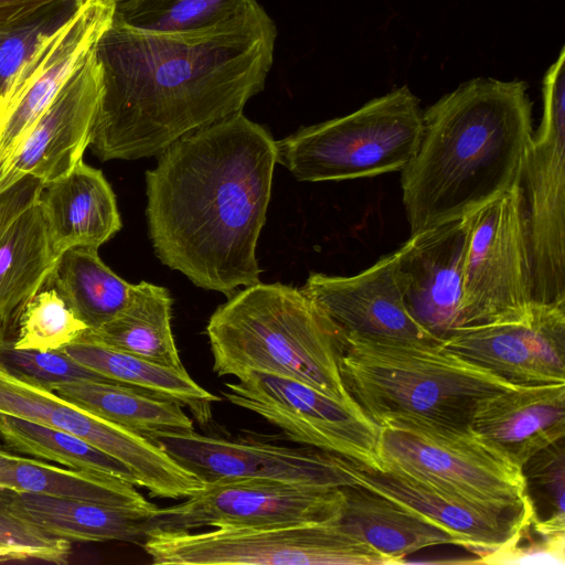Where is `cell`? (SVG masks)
Masks as SVG:
<instances>
[{
	"mask_svg": "<svg viewBox=\"0 0 565 565\" xmlns=\"http://www.w3.org/2000/svg\"><path fill=\"white\" fill-rule=\"evenodd\" d=\"M338 364L349 395L379 426L403 419L469 429L479 399L516 386L437 342L341 333Z\"/></svg>",
	"mask_w": 565,
	"mask_h": 565,
	"instance_id": "obj_5",
	"label": "cell"
},
{
	"mask_svg": "<svg viewBox=\"0 0 565 565\" xmlns=\"http://www.w3.org/2000/svg\"><path fill=\"white\" fill-rule=\"evenodd\" d=\"M0 487L19 493L97 502L153 513L136 486L119 478L89 471L64 469L40 459L14 455L0 465Z\"/></svg>",
	"mask_w": 565,
	"mask_h": 565,
	"instance_id": "obj_29",
	"label": "cell"
},
{
	"mask_svg": "<svg viewBox=\"0 0 565 565\" xmlns=\"http://www.w3.org/2000/svg\"><path fill=\"white\" fill-rule=\"evenodd\" d=\"M57 258L35 202L0 237V340H13L23 308L46 286Z\"/></svg>",
	"mask_w": 565,
	"mask_h": 565,
	"instance_id": "obj_24",
	"label": "cell"
},
{
	"mask_svg": "<svg viewBox=\"0 0 565 565\" xmlns=\"http://www.w3.org/2000/svg\"><path fill=\"white\" fill-rule=\"evenodd\" d=\"M97 250L89 247L65 250L46 284L88 329H97L121 313L134 291V285L105 265Z\"/></svg>",
	"mask_w": 565,
	"mask_h": 565,
	"instance_id": "obj_30",
	"label": "cell"
},
{
	"mask_svg": "<svg viewBox=\"0 0 565 565\" xmlns=\"http://www.w3.org/2000/svg\"><path fill=\"white\" fill-rule=\"evenodd\" d=\"M0 365L12 375L46 388L55 383L103 379L63 350H21L15 349L11 340H0Z\"/></svg>",
	"mask_w": 565,
	"mask_h": 565,
	"instance_id": "obj_37",
	"label": "cell"
},
{
	"mask_svg": "<svg viewBox=\"0 0 565 565\" xmlns=\"http://www.w3.org/2000/svg\"><path fill=\"white\" fill-rule=\"evenodd\" d=\"M43 186L38 179L25 177L0 194V237L18 215L38 202Z\"/></svg>",
	"mask_w": 565,
	"mask_h": 565,
	"instance_id": "obj_38",
	"label": "cell"
},
{
	"mask_svg": "<svg viewBox=\"0 0 565 565\" xmlns=\"http://www.w3.org/2000/svg\"><path fill=\"white\" fill-rule=\"evenodd\" d=\"M341 502V487L221 480L204 483L181 503L158 508L147 521V534L152 530L190 532L322 522L338 515Z\"/></svg>",
	"mask_w": 565,
	"mask_h": 565,
	"instance_id": "obj_13",
	"label": "cell"
},
{
	"mask_svg": "<svg viewBox=\"0 0 565 565\" xmlns=\"http://www.w3.org/2000/svg\"><path fill=\"white\" fill-rule=\"evenodd\" d=\"M171 306L167 288L141 281L134 285L121 313L81 337L161 366L184 370L171 329Z\"/></svg>",
	"mask_w": 565,
	"mask_h": 565,
	"instance_id": "obj_28",
	"label": "cell"
},
{
	"mask_svg": "<svg viewBox=\"0 0 565 565\" xmlns=\"http://www.w3.org/2000/svg\"><path fill=\"white\" fill-rule=\"evenodd\" d=\"M145 437L203 483L236 479L320 487L355 483L351 469L356 462L308 446L294 448L246 438L227 439L194 430Z\"/></svg>",
	"mask_w": 565,
	"mask_h": 565,
	"instance_id": "obj_14",
	"label": "cell"
},
{
	"mask_svg": "<svg viewBox=\"0 0 565 565\" xmlns=\"http://www.w3.org/2000/svg\"><path fill=\"white\" fill-rule=\"evenodd\" d=\"M58 1L63 0H0V29L26 21Z\"/></svg>",
	"mask_w": 565,
	"mask_h": 565,
	"instance_id": "obj_39",
	"label": "cell"
},
{
	"mask_svg": "<svg viewBox=\"0 0 565 565\" xmlns=\"http://www.w3.org/2000/svg\"><path fill=\"white\" fill-rule=\"evenodd\" d=\"M224 397L278 427L289 439L374 470L381 427L361 408L349 407L291 377L248 372L225 383Z\"/></svg>",
	"mask_w": 565,
	"mask_h": 565,
	"instance_id": "obj_11",
	"label": "cell"
},
{
	"mask_svg": "<svg viewBox=\"0 0 565 565\" xmlns=\"http://www.w3.org/2000/svg\"><path fill=\"white\" fill-rule=\"evenodd\" d=\"M49 390L95 416L142 436L194 430L193 420L177 402L126 384L83 379L55 383Z\"/></svg>",
	"mask_w": 565,
	"mask_h": 565,
	"instance_id": "obj_25",
	"label": "cell"
},
{
	"mask_svg": "<svg viewBox=\"0 0 565 565\" xmlns=\"http://www.w3.org/2000/svg\"><path fill=\"white\" fill-rule=\"evenodd\" d=\"M17 492L0 487V563L40 561L67 564L71 542L52 536L17 507Z\"/></svg>",
	"mask_w": 565,
	"mask_h": 565,
	"instance_id": "obj_34",
	"label": "cell"
},
{
	"mask_svg": "<svg viewBox=\"0 0 565 565\" xmlns=\"http://www.w3.org/2000/svg\"><path fill=\"white\" fill-rule=\"evenodd\" d=\"M468 216L415 232L395 250L407 278L406 306L440 341L458 329Z\"/></svg>",
	"mask_w": 565,
	"mask_h": 565,
	"instance_id": "obj_19",
	"label": "cell"
},
{
	"mask_svg": "<svg viewBox=\"0 0 565 565\" xmlns=\"http://www.w3.org/2000/svg\"><path fill=\"white\" fill-rule=\"evenodd\" d=\"M14 454H11L4 448L0 447V465L12 458Z\"/></svg>",
	"mask_w": 565,
	"mask_h": 565,
	"instance_id": "obj_40",
	"label": "cell"
},
{
	"mask_svg": "<svg viewBox=\"0 0 565 565\" xmlns=\"http://www.w3.org/2000/svg\"><path fill=\"white\" fill-rule=\"evenodd\" d=\"M276 39L275 22L255 0L227 22L185 34L111 20L95 46L103 88L88 147L102 161L159 156L241 113L265 87Z\"/></svg>",
	"mask_w": 565,
	"mask_h": 565,
	"instance_id": "obj_1",
	"label": "cell"
},
{
	"mask_svg": "<svg viewBox=\"0 0 565 565\" xmlns=\"http://www.w3.org/2000/svg\"><path fill=\"white\" fill-rule=\"evenodd\" d=\"M423 132L418 98L404 85L353 113L276 141L277 163L298 181H342L401 172Z\"/></svg>",
	"mask_w": 565,
	"mask_h": 565,
	"instance_id": "obj_6",
	"label": "cell"
},
{
	"mask_svg": "<svg viewBox=\"0 0 565 565\" xmlns=\"http://www.w3.org/2000/svg\"><path fill=\"white\" fill-rule=\"evenodd\" d=\"M395 252L353 276L310 273L300 288L342 334L382 341H441L411 313Z\"/></svg>",
	"mask_w": 565,
	"mask_h": 565,
	"instance_id": "obj_16",
	"label": "cell"
},
{
	"mask_svg": "<svg viewBox=\"0 0 565 565\" xmlns=\"http://www.w3.org/2000/svg\"><path fill=\"white\" fill-rule=\"evenodd\" d=\"M521 470L533 521L544 529L564 532L565 438L536 452Z\"/></svg>",
	"mask_w": 565,
	"mask_h": 565,
	"instance_id": "obj_35",
	"label": "cell"
},
{
	"mask_svg": "<svg viewBox=\"0 0 565 565\" xmlns=\"http://www.w3.org/2000/svg\"><path fill=\"white\" fill-rule=\"evenodd\" d=\"M87 329L58 292L44 286L23 308L12 345L21 350H62Z\"/></svg>",
	"mask_w": 565,
	"mask_h": 565,
	"instance_id": "obj_33",
	"label": "cell"
},
{
	"mask_svg": "<svg viewBox=\"0 0 565 565\" xmlns=\"http://www.w3.org/2000/svg\"><path fill=\"white\" fill-rule=\"evenodd\" d=\"M18 509L45 533L68 542L141 543L152 513L97 502L19 493Z\"/></svg>",
	"mask_w": 565,
	"mask_h": 565,
	"instance_id": "obj_27",
	"label": "cell"
},
{
	"mask_svg": "<svg viewBox=\"0 0 565 565\" xmlns=\"http://www.w3.org/2000/svg\"><path fill=\"white\" fill-rule=\"evenodd\" d=\"M0 438L19 454L57 462L70 469L119 478L137 486L135 475L122 462L66 431L0 413Z\"/></svg>",
	"mask_w": 565,
	"mask_h": 565,
	"instance_id": "obj_31",
	"label": "cell"
},
{
	"mask_svg": "<svg viewBox=\"0 0 565 565\" xmlns=\"http://www.w3.org/2000/svg\"><path fill=\"white\" fill-rule=\"evenodd\" d=\"M543 116L520 170L536 303L565 302V49L542 85Z\"/></svg>",
	"mask_w": 565,
	"mask_h": 565,
	"instance_id": "obj_10",
	"label": "cell"
},
{
	"mask_svg": "<svg viewBox=\"0 0 565 565\" xmlns=\"http://www.w3.org/2000/svg\"><path fill=\"white\" fill-rule=\"evenodd\" d=\"M143 548L156 565H383L390 558L322 522L202 532L150 531Z\"/></svg>",
	"mask_w": 565,
	"mask_h": 565,
	"instance_id": "obj_8",
	"label": "cell"
},
{
	"mask_svg": "<svg viewBox=\"0 0 565 565\" xmlns=\"http://www.w3.org/2000/svg\"><path fill=\"white\" fill-rule=\"evenodd\" d=\"M440 344L516 385L565 383V302L520 321L459 329Z\"/></svg>",
	"mask_w": 565,
	"mask_h": 565,
	"instance_id": "obj_18",
	"label": "cell"
},
{
	"mask_svg": "<svg viewBox=\"0 0 565 565\" xmlns=\"http://www.w3.org/2000/svg\"><path fill=\"white\" fill-rule=\"evenodd\" d=\"M84 1H58L26 21L0 29V96L42 40L65 24Z\"/></svg>",
	"mask_w": 565,
	"mask_h": 565,
	"instance_id": "obj_36",
	"label": "cell"
},
{
	"mask_svg": "<svg viewBox=\"0 0 565 565\" xmlns=\"http://www.w3.org/2000/svg\"><path fill=\"white\" fill-rule=\"evenodd\" d=\"M526 89L473 78L423 111L419 146L401 171L411 234L466 217L519 182L533 135Z\"/></svg>",
	"mask_w": 565,
	"mask_h": 565,
	"instance_id": "obj_3",
	"label": "cell"
},
{
	"mask_svg": "<svg viewBox=\"0 0 565 565\" xmlns=\"http://www.w3.org/2000/svg\"><path fill=\"white\" fill-rule=\"evenodd\" d=\"M469 429L522 467L565 438V383L516 385L478 401Z\"/></svg>",
	"mask_w": 565,
	"mask_h": 565,
	"instance_id": "obj_21",
	"label": "cell"
},
{
	"mask_svg": "<svg viewBox=\"0 0 565 565\" xmlns=\"http://www.w3.org/2000/svg\"><path fill=\"white\" fill-rule=\"evenodd\" d=\"M62 350L105 380L177 402L188 408L200 425L212 420V404L220 397L200 386L185 369L161 366L84 337Z\"/></svg>",
	"mask_w": 565,
	"mask_h": 565,
	"instance_id": "obj_26",
	"label": "cell"
},
{
	"mask_svg": "<svg viewBox=\"0 0 565 565\" xmlns=\"http://www.w3.org/2000/svg\"><path fill=\"white\" fill-rule=\"evenodd\" d=\"M254 0H113V20L160 34L204 31L244 13Z\"/></svg>",
	"mask_w": 565,
	"mask_h": 565,
	"instance_id": "obj_32",
	"label": "cell"
},
{
	"mask_svg": "<svg viewBox=\"0 0 565 565\" xmlns=\"http://www.w3.org/2000/svg\"><path fill=\"white\" fill-rule=\"evenodd\" d=\"M102 88V68L94 47L0 164V194L25 177L49 184L83 161Z\"/></svg>",
	"mask_w": 565,
	"mask_h": 565,
	"instance_id": "obj_17",
	"label": "cell"
},
{
	"mask_svg": "<svg viewBox=\"0 0 565 565\" xmlns=\"http://www.w3.org/2000/svg\"><path fill=\"white\" fill-rule=\"evenodd\" d=\"M458 329L520 321L534 299L533 259L519 182L469 216Z\"/></svg>",
	"mask_w": 565,
	"mask_h": 565,
	"instance_id": "obj_9",
	"label": "cell"
},
{
	"mask_svg": "<svg viewBox=\"0 0 565 565\" xmlns=\"http://www.w3.org/2000/svg\"><path fill=\"white\" fill-rule=\"evenodd\" d=\"M0 413L75 435L129 468L151 497L185 499L203 487L145 436L95 416L51 390L21 380L0 365Z\"/></svg>",
	"mask_w": 565,
	"mask_h": 565,
	"instance_id": "obj_12",
	"label": "cell"
},
{
	"mask_svg": "<svg viewBox=\"0 0 565 565\" xmlns=\"http://www.w3.org/2000/svg\"><path fill=\"white\" fill-rule=\"evenodd\" d=\"M38 204L57 256L75 247L98 249L122 226L110 184L99 169L83 161L45 184Z\"/></svg>",
	"mask_w": 565,
	"mask_h": 565,
	"instance_id": "obj_22",
	"label": "cell"
},
{
	"mask_svg": "<svg viewBox=\"0 0 565 565\" xmlns=\"http://www.w3.org/2000/svg\"><path fill=\"white\" fill-rule=\"evenodd\" d=\"M276 163V141L243 111L172 142L146 172L149 236L161 263L226 295L259 282L256 246Z\"/></svg>",
	"mask_w": 565,
	"mask_h": 565,
	"instance_id": "obj_2",
	"label": "cell"
},
{
	"mask_svg": "<svg viewBox=\"0 0 565 565\" xmlns=\"http://www.w3.org/2000/svg\"><path fill=\"white\" fill-rule=\"evenodd\" d=\"M355 483L388 497L456 536L460 546L483 563L505 545L533 516L488 509L449 494L407 476L355 463Z\"/></svg>",
	"mask_w": 565,
	"mask_h": 565,
	"instance_id": "obj_20",
	"label": "cell"
},
{
	"mask_svg": "<svg viewBox=\"0 0 565 565\" xmlns=\"http://www.w3.org/2000/svg\"><path fill=\"white\" fill-rule=\"evenodd\" d=\"M380 427V471L407 476L488 509L533 516L521 467L470 429L403 419Z\"/></svg>",
	"mask_w": 565,
	"mask_h": 565,
	"instance_id": "obj_7",
	"label": "cell"
},
{
	"mask_svg": "<svg viewBox=\"0 0 565 565\" xmlns=\"http://www.w3.org/2000/svg\"><path fill=\"white\" fill-rule=\"evenodd\" d=\"M206 335L217 376L278 374L360 408L339 370L341 332L300 289L260 281L245 287L213 312Z\"/></svg>",
	"mask_w": 565,
	"mask_h": 565,
	"instance_id": "obj_4",
	"label": "cell"
},
{
	"mask_svg": "<svg viewBox=\"0 0 565 565\" xmlns=\"http://www.w3.org/2000/svg\"><path fill=\"white\" fill-rule=\"evenodd\" d=\"M113 0H85L47 35L0 96V164L24 139L113 20Z\"/></svg>",
	"mask_w": 565,
	"mask_h": 565,
	"instance_id": "obj_15",
	"label": "cell"
},
{
	"mask_svg": "<svg viewBox=\"0 0 565 565\" xmlns=\"http://www.w3.org/2000/svg\"><path fill=\"white\" fill-rule=\"evenodd\" d=\"M335 521L393 564L425 547L459 545L456 536L408 507L359 483L341 487Z\"/></svg>",
	"mask_w": 565,
	"mask_h": 565,
	"instance_id": "obj_23",
	"label": "cell"
}]
</instances>
